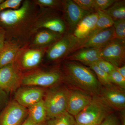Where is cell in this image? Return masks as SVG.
Here are the masks:
<instances>
[{"mask_svg":"<svg viewBox=\"0 0 125 125\" xmlns=\"http://www.w3.org/2000/svg\"><path fill=\"white\" fill-rule=\"evenodd\" d=\"M63 81L62 71L58 69L44 70L38 68L23 73L22 86L51 87Z\"/></svg>","mask_w":125,"mask_h":125,"instance_id":"cell-4","label":"cell"},{"mask_svg":"<svg viewBox=\"0 0 125 125\" xmlns=\"http://www.w3.org/2000/svg\"><path fill=\"white\" fill-rule=\"evenodd\" d=\"M115 67V69L121 75L125 78V66L123 65L120 67Z\"/></svg>","mask_w":125,"mask_h":125,"instance_id":"cell-36","label":"cell"},{"mask_svg":"<svg viewBox=\"0 0 125 125\" xmlns=\"http://www.w3.org/2000/svg\"><path fill=\"white\" fill-rule=\"evenodd\" d=\"M6 93L0 88V112L8 104V96Z\"/></svg>","mask_w":125,"mask_h":125,"instance_id":"cell-34","label":"cell"},{"mask_svg":"<svg viewBox=\"0 0 125 125\" xmlns=\"http://www.w3.org/2000/svg\"><path fill=\"white\" fill-rule=\"evenodd\" d=\"M75 125H85V124H79V123H76Z\"/></svg>","mask_w":125,"mask_h":125,"instance_id":"cell-38","label":"cell"},{"mask_svg":"<svg viewBox=\"0 0 125 125\" xmlns=\"http://www.w3.org/2000/svg\"><path fill=\"white\" fill-rule=\"evenodd\" d=\"M81 9L90 13H94L93 6L94 0H73Z\"/></svg>","mask_w":125,"mask_h":125,"instance_id":"cell-32","label":"cell"},{"mask_svg":"<svg viewBox=\"0 0 125 125\" xmlns=\"http://www.w3.org/2000/svg\"><path fill=\"white\" fill-rule=\"evenodd\" d=\"M74 117L67 111L52 118H48L42 125H75Z\"/></svg>","mask_w":125,"mask_h":125,"instance_id":"cell-24","label":"cell"},{"mask_svg":"<svg viewBox=\"0 0 125 125\" xmlns=\"http://www.w3.org/2000/svg\"><path fill=\"white\" fill-rule=\"evenodd\" d=\"M6 33L4 30L0 27V50L1 49L5 40Z\"/></svg>","mask_w":125,"mask_h":125,"instance_id":"cell-35","label":"cell"},{"mask_svg":"<svg viewBox=\"0 0 125 125\" xmlns=\"http://www.w3.org/2000/svg\"><path fill=\"white\" fill-rule=\"evenodd\" d=\"M4 0H0V3H1V2H3L4 1Z\"/></svg>","mask_w":125,"mask_h":125,"instance_id":"cell-39","label":"cell"},{"mask_svg":"<svg viewBox=\"0 0 125 125\" xmlns=\"http://www.w3.org/2000/svg\"><path fill=\"white\" fill-rule=\"evenodd\" d=\"M70 90L64 85H58L45 93L43 99L47 119L59 115L66 111Z\"/></svg>","mask_w":125,"mask_h":125,"instance_id":"cell-5","label":"cell"},{"mask_svg":"<svg viewBox=\"0 0 125 125\" xmlns=\"http://www.w3.org/2000/svg\"><path fill=\"white\" fill-rule=\"evenodd\" d=\"M53 9L39 8L35 25V32L38 30L46 29L64 34L66 26L64 20Z\"/></svg>","mask_w":125,"mask_h":125,"instance_id":"cell-6","label":"cell"},{"mask_svg":"<svg viewBox=\"0 0 125 125\" xmlns=\"http://www.w3.org/2000/svg\"><path fill=\"white\" fill-rule=\"evenodd\" d=\"M23 75L16 61L0 68V88L6 92H15L22 85Z\"/></svg>","mask_w":125,"mask_h":125,"instance_id":"cell-8","label":"cell"},{"mask_svg":"<svg viewBox=\"0 0 125 125\" xmlns=\"http://www.w3.org/2000/svg\"><path fill=\"white\" fill-rule=\"evenodd\" d=\"M21 125H37L34 123L30 117L28 116L24 122Z\"/></svg>","mask_w":125,"mask_h":125,"instance_id":"cell-37","label":"cell"},{"mask_svg":"<svg viewBox=\"0 0 125 125\" xmlns=\"http://www.w3.org/2000/svg\"><path fill=\"white\" fill-rule=\"evenodd\" d=\"M28 46L23 49L16 61L23 72L28 71L38 68L42 61L48 48H30Z\"/></svg>","mask_w":125,"mask_h":125,"instance_id":"cell-13","label":"cell"},{"mask_svg":"<svg viewBox=\"0 0 125 125\" xmlns=\"http://www.w3.org/2000/svg\"><path fill=\"white\" fill-rule=\"evenodd\" d=\"M94 64L100 69L108 74L110 73L112 71L115 69V66L111 62L103 59L98 61Z\"/></svg>","mask_w":125,"mask_h":125,"instance_id":"cell-31","label":"cell"},{"mask_svg":"<svg viewBox=\"0 0 125 125\" xmlns=\"http://www.w3.org/2000/svg\"><path fill=\"white\" fill-rule=\"evenodd\" d=\"M114 110L99 95L93 96L92 101L83 111L74 116L76 123L99 125Z\"/></svg>","mask_w":125,"mask_h":125,"instance_id":"cell-3","label":"cell"},{"mask_svg":"<svg viewBox=\"0 0 125 125\" xmlns=\"http://www.w3.org/2000/svg\"><path fill=\"white\" fill-rule=\"evenodd\" d=\"M116 0H94L93 9L94 12L103 11L109 8Z\"/></svg>","mask_w":125,"mask_h":125,"instance_id":"cell-29","label":"cell"},{"mask_svg":"<svg viewBox=\"0 0 125 125\" xmlns=\"http://www.w3.org/2000/svg\"><path fill=\"white\" fill-rule=\"evenodd\" d=\"M114 20L125 19V1L116 0L112 5L102 11Z\"/></svg>","mask_w":125,"mask_h":125,"instance_id":"cell-23","label":"cell"},{"mask_svg":"<svg viewBox=\"0 0 125 125\" xmlns=\"http://www.w3.org/2000/svg\"><path fill=\"white\" fill-rule=\"evenodd\" d=\"M112 83L122 89H125V78L119 73L116 70H114L109 74Z\"/></svg>","mask_w":125,"mask_h":125,"instance_id":"cell-28","label":"cell"},{"mask_svg":"<svg viewBox=\"0 0 125 125\" xmlns=\"http://www.w3.org/2000/svg\"><path fill=\"white\" fill-rule=\"evenodd\" d=\"M96 12L98 18L96 25L87 37L113 26L114 22L111 16L102 11H98Z\"/></svg>","mask_w":125,"mask_h":125,"instance_id":"cell-22","label":"cell"},{"mask_svg":"<svg viewBox=\"0 0 125 125\" xmlns=\"http://www.w3.org/2000/svg\"><path fill=\"white\" fill-rule=\"evenodd\" d=\"M72 33L65 34L48 48L45 55L47 60L55 62L65 58L79 41Z\"/></svg>","mask_w":125,"mask_h":125,"instance_id":"cell-7","label":"cell"},{"mask_svg":"<svg viewBox=\"0 0 125 125\" xmlns=\"http://www.w3.org/2000/svg\"><path fill=\"white\" fill-rule=\"evenodd\" d=\"M115 38L114 27L112 26L84 39L79 40L70 54L83 48H103Z\"/></svg>","mask_w":125,"mask_h":125,"instance_id":"cell-9","label":"cell"},{"mask_svg":"<svg viewBox=\"0 0 125 125\" xmlns=\"http://www.w3.org/2000/svg\"><path fill=\"white\" fill-rule=\"evenodd\" d=\"M63 13V20L69 28L70 33H72L79 22L83 18L91 13L81 9L73 0H61Z\"/></svg>","mask_w":125,"mask_h":125,"instance_id":"cell-12","label":"cell"},{"mask_svg":"<svg viewBox=\"0 0 125 125\" xmlns=\"http://www.w3.org/2000/svg\"><path fill=\"white\" fill-rule=\"evenodd\" d=\"M102 49L83 48L69 54L65 59L67 60L80 62L84 65L88 66L102 59L99 56Z\"/></svg>","mask_w":125,"mask_h":125,"instance_id":"cell-19","label":"cell"},{"mask_svg":"<svg viewBox=\"0 0 125 125\" xmlns=\"http://www.w3.org/2000/svg\"><path fill=\"white\" fill-rule=\"evenodd\" d=\"M94 71L98 81L103 87H107L113 85L108 74L100 69L94 63L88 66Z\"/></svg>","mask_w":125,"mask_h":125,"instance_id":"cell-25","label":"cell"},{"mask_svg":"<svg viewBox=\"0 0 125 125\" xmlns=\"http://www.w3.org/2000/svg\"><path fill=\"white\" fill-rule=\"evenodd\" d=\"M93 96L77 89L70 90L66 111L75 116L83 111L92 101Z\"/></svg>","mask_w":125,"mask_h":125,"instance_id":"cell-16","label":"cell"},{"mask_svg":"<svg viewBox=\"0 0 125 125\" xmlns=\"http://www.w3.org/2000/svg\"><path fill=\"white\" fill-rule=\"evenodd\" d=\"M64 35L49 30L39 29L32 36L28 47L30 48H48Z\"/></svg>","mask_w":125,"mask_h":125,"instance_id":"cell-18","label":"cell"},{"mask_svg":"<svg viewBox=\"0 0 125 125\" xmlns=\"http://www.w3.org/2000/svg\"><path fill=\"white\" fill-rule=\"evenodd\" d=\"M28 116L27 108L11 101L0 114V125H21Z\"/></svg>","mask_w":125,"mask_h":125,"instance_id":"cell-11","label":"cell"},{"mask_svg":"<svg viewBox=\"0 0 125 125\" xmlns=\"http://www.w3.org/2000/svg\"><path fill=\"white\" fill-rule=\"evenodd\" d=\"M45 89L35 86H22L15 91L14 101L28 108L43 99Z\"/></svg>","mask_w":125,"mask_h":125,"instance_id":"cell-14","label":"cell"},{"mask_svg":"<svg viewBox=\"0 0 125 125\" xmlns=\"http://www.w3.org/2000/svg\"><path fill=\"white\" fill-rule=\"evenodd\" d=\"M63 81L72 89H77L93 96L98 95L102 86L90 69L74 61L63 62Z\"/></svg>","mask_w":125,"mask_h":125,"instance_id":"cell-2","label":"cell"},{"mask_svg":"<svg viewBox=\"0 0 125 125\" xmlns=\"http://www.w3.org/2000/svg\"><path fill=\"white\" fill-rule=\"evenodd\" d=\"M98 18L97 12L86 16L76 25L72 34L79 40L85 38L94 28Z\"/></svg>","mask_w":125,"mask_h":125,"instance_id":"cell-20","label":"cell"},{"mask_svg":"<svg viewBox=\"0 0 125 125\" xmlns=\"http://www.w3.org/2000/svg\"><path fill=\"white\" fill-rule=\"evenodd\" d=\"M13 40H5L0 50V68L16 61L23 49L28 46Z\"/></svg>","mask_w":125,"mask_h":125,"instance_id":"cell-17","label":"cell"},{"mask_svg":"<svg viewBox=\"0 0 125 125\" xmlns=\"http://www.w3.org/2000/svg\"><path fill=\"white\" fill-rule=\"evenodd\" d=\"M116 38L125 41V19L113 20Z\"/></svg>","mask_w":125,"mask_h":125,"instance_id":"cell-27","label":"cell"},{"mask_svg":"<svg viewBox=\"0 0 125 125\" xmlns=\"http://www.w3.org/2000/svg\"><path fill=\"white\" fill-rule=\"evenodd\" d=\"M27 109L28 116L36 125H42L46 120V111L43 99Z\"/></svg>","mask_w":125,"mask_h":125,"instance_id":"cell-21","label":"cell"},{"mask_svg":"<svg viewBox=\"0 0 125 125\" xmlns=\"http://www.w3.org/2000/svg\"><path fill=\"white\" fill-rule=\"evenodd\" d=\"M23 0H6L0 4V12L9 9H16L19 8Z\"/></svg>","mask_w":125,"mask_h":125,"instance_id":"cell-30","label":"cell"},{"mask_svg":"<svg viewBox=\"0 0 125 125\" xmlns=\"http://www.w3.org/2000/svg\"><path fill=\"white\" fill-rule=\"evenodd\" d=\"M39 7L33 0H23L20 7L0 12V27L5 31V40L29 44L35 33V25Z\"/></svg>","mask_w":125,"mask_h":125,"instance_id":"cell-1","label":"cell"},{"mask_svg":"<svg viewBox=\"0 0 125 125\" xmlns=\"http://www.w3.org/2000/svg\"><path fill=\"white\" fill-rule=\"evenodd\" d=\"M99 95L114 110L122 111L125 108V90L113 84L102 87Z\"/></svg>","mask_w":125,"mask_h":125,"instance_id":"cell-15","label":"cell"},{"mask_svg":"<svg viewBox=\"0 0 125 125\" xmlns=\"http://www.w3.org/2000/svg\"><path fill=\"white\" fill-rule=\"evenodd\" d=\"M36 4L39 8L53 9L62 11L61 0H34Z\"/></svg>","mask_w":125,"mask_h":125,"instance_id":"cell-26","label":"cell"},{"mask_svg":"<svg viewBox=\"0 0 125 125\" xmlns=\"http://www.w3.org/2000/svg\"><path fill=\"white\" fill-rule=\"evenodd\" d=\"M99 56L115 66H122L125 61V41L114 39L101 49Z\"/></svg>","mask_w":125,"mask_h":125,"instance_id":"cell-10","label":"cell"},{"mask_svg":"<svg viewBox=\"0 0 125 125\" xmlns=\"http://www.w3.org/2000/svg\"><path fill=\"white\" fill-rule=\"evenodd\" d=\"M99 125H121L118 116L114 113L108 115Z\"/></svg>","mask_w":125,"mask_h":125,"instance_id":"cell-33","label":"cell"}]
</instances>
